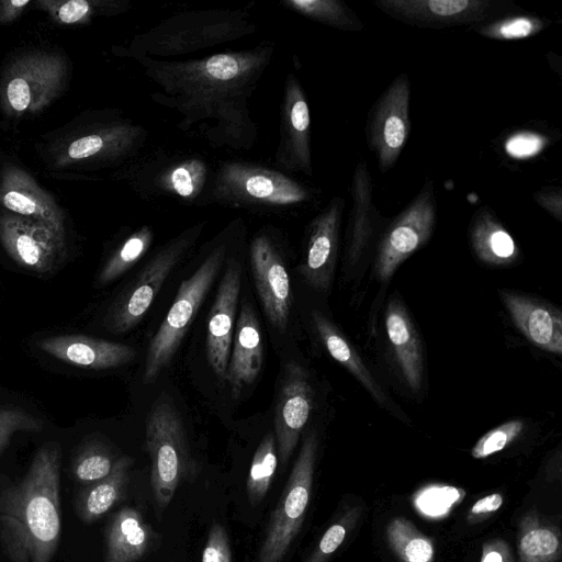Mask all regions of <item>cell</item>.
<instances>
[{"label":"cell","mask_w":562,"mask_h":562,"mask_svg":"<svg viewBox=\"0 0 562 562\" xmlns=\"http://www.w3.org/2000/svg\"><path fill=\"white\" fill-rule=\"evenodd\" d=\"M273 49V44L263 43L196 59L137 60L158 87L150 98L182 115L178 124L182 132L198 130L213 147L248 150L258 136L248 101Z\"/></svg>","instance_id":"cell-1"},{"label":"cell","mask_w":562,"mask_h":562,"mask_svg":"<svg viewBox=\"0 0 562 562\" xmlns=\"http://www.w3.org/2000/svg\"><path fill=\"white\" fill-rule=\"evenodd\" d=\"M60 450L43 446L25 475L0 493V543L10 562H52L61 537Z\"/></svg>","instance_id":"cell-2"},{"label":"cell","mask_w":562,"mask_h":562,"mask_svg":"<svg viewBox=\"0 0 562 562\" xmlns=\"http://www.w3.org/2000/svg\"><path fill=\"white\" fill-rule=\"evenodd\" d=\"M255 30L244 10H206L178 14L136 35L130 54L134 57L176 56L220 45Z\"/></svg>","instance_id":"cell-3"},{"label":"cell","mask_w":562,"mask_h":562,"mask_svg":"<svg viewBox=\"0 0 562 562\" xmlns=\"http://www.w3.org/2000/svg\"><path fill=\"white\" fill-rule=\"evenodd\" d=\"M226 251V244H218L194 273L181 282L172 305L150 340L144 367V383L154 382L175 356L217 276Z\"/></svg>","instance_id":"cell-4"},{"label":"cell","mask_w":562,"mask_h":562,"mask_svg":"<svg viewBox=\"0 0 562 562\" xmlns=\"http://www.w3.org/2000/svg\"><path fill=\"white\" fill-rule=\"evenodd\" d=\"M211 194L223 204L266 209H288L310 196L306 188L289 176L241 161H228L220 167Z\"/></svg>","instance_id":"cell-5"},{"label":"cell","mask_w":562,"mask_h":562,"mask_svg":"<svg viewBox=\"0 0 562 562\" xmlns=\"http://www.w3.org/2000/svg\"><path fill=\"white\" fill-rule=\"evenodd\" d=\"M146 450L150 458V484L162 510L190 472V457L182 422L168 402H158L146 423Z\"/></svg>","instance_id":"cell-6"},{"label":"cell","mask_w":562,"mask_h":562,"mask_svg":"<svg viewBox=\"0 0 562 562\" xmlns=\"http://www.w3.org/2000/svg\"><path fill=\"white\" fill-rule=\"evenodd\" d=\"M317 436L308 434L301 447L258 553L257 562H281L299 533L310 503Z\"/></svg>","instance_id":"cell-7"},{"label":"cell","mask_w":562,"mask_h":562,"mask_svg":"<svg viewBox=\"0 0 562 562\" xmlns=\"http://www.w3.org/2000/svg\"><path fill=\"white\" fill-rule=\"evenodd\" d=\"M66 61L55 52L37 50L16 58L1 83V105L10 115L37 113L61 92Z\"/></svg>","instance_id":"cell-8"},{"label":"cell","mask_w":562,"mask_h":562,"mask_svg":"<svg viewBox=\"0 0 562 562\" xmlns=\"http://www.w3.org/2000/svg\"><path fill=\"white\" fill-rule=\"evenodd\" d=\"M202 224L184 231L166 244L121 294L108 317L109 328L124 333L136 326L151 306L165 280L199 236Z\"/></svg>","instance_id":"cell-9"},{"label":"cell","mask_w":562,"mask_h":562,"mask_svg":"<svg viewBox=\"0 0 562 562\" xmlns=\"http://www.w3.org/2000/svg\"><path fill=\"white\" fill-rule=\"evenodd\" d=\"M437 214L434 183L427 179L414 200L394 218L380 238L375 272L391 279L398 266L430 239Z\"/></svg>","instance_id":"cell-10"},{"label":"cell","mask_w":562,"mask_h":562,"mask_svg":"<svg viewBox=\"0 0 562 562\" xmlns=\"http://www.w3.org/2000/svg\"><path fill=\"white\" fill-rule=\"evenodd\" d=\"M411 81L402 72L389 85L368 115L366 136L380 171L385 173L397 161L411 131Z\"/></svg>","instance_id":"cell-11"},{"label":"cell","mask_w":562,"mask_h":562,"mask_svg":"<svg viewBox=\"0 0 562 562\" xmlns=\"http://www.w3.org/2000/svg\"><path fill=\"white\" fill-rule=\"evenodd\" d=\"M394 20L422 29L475 25L507 11L494 0H373Z\"/></svg>","instance_id":"cell-12"},{"label":"cell","mask_w":562,"mask_h":562,"mask_svg":"<svg viewBox=\"0 0 562 562\" xmlns=\"http://www.w3.org/2000/svg\"><path fill=\"white\" fill-rule=\"evenodd\" d=\"M0 241L23 269L46 273L65 255V235L46 223L12 213L0 215Z\"/></svg>","instance_id":"cell-13"},{"label":"cell","mask_w":562,"mask_h":562,"mask_svg":"<svg viewBox=\"0 0 562 562\" xmlns=\"http://www.w3.org/2000/svg\"><path fill=\"white\" fill-rule=\"evenodd\" d=\"M274 159L286 171L313 175L308 104L300 81L292 74L285 78Z\"/></svg>","instance_id":"cell-14"},{"label":"cell","mask_w":562,"mask_h":562,"mask_svg":"<svg viewBox=\"0 0 562 562\" xmlns=\"http://www.w3.org/2000/svg\"><path fill=\"white\" fill-rule=\"evenodd\" d=\"M314 405V392L306 370L296 362L284 368L274 408V439L284 465L295 449Z\"/></svg>","instance_id":"cell-15"},{"label":"cell","mask_w":562,"mask_h":562,"mask_svg":"<svg viewBox=\"0 0 562 562\" xmlns=\"http://www.w3.org/2000/svg\"><path fill=\"white\" fill-rule=\"evenodd\" d=\"M255 285L266 316L273 327L284 330L291 310V289L285 265L267 235L256 236L249 249Z\"/></svg>","instance_id":"cell-16"},{"label":"cell","mask_w":562,"mask_h":562,"mask_svg":"<svg viewBox=\"0 0 562 562\" xmlns=\"http://www.w3.org/2000/svg\"><path fill=\"white\" fill-rule=\"evenodd\" d=\"M344 207L345 201L335 196L311 222L305 258L299 271L316 290L324 291L331 282Z\"/></svg>","instance_id":"cell-17"},{"label":"cell","mask_w":562,"mask_h":562,"mask_svg":"<svg viewBox=\"0 0 562 562\" xmlns=\"http://www.w3.org/2000/svg\"><path fill=\"white\" fill-rule=\"evenodd\" d=\"M239 291L240 269L231 260L210 311L206 336V358L221 379H226Z\"/></svg>","instance_id":"cell-18"},{"label":"cell","mask_w":562,"mask_h":562,"mask_svg":"<svg viewBox=\"0 0 562 562\" xmlns=\"http://www.w3.org/2000/svg\"><path fill=\"white\" fill-rule=\"evenodd\" d=\"M0 204L9 213L48 224L65 235V220L53 196L24 170L9 165L0 178Z\"/></svg>","instance_id":"cell-19"},{"label":"cell","mask_w":562,"mask_h":562,"mask_svg":"<svg viewBox=\"0 0 562 562\" xmlns=\"http://www.w3.org/2000/svg\"><path fill=\"white\" fill-rule=\"evenodd\" d=\"M37 346L65 363L90 370L121 367L135 358V350L128 345L85 335L50 336Z\"/></svg>","instance_id":"cell-20"},{"label":"cell","mask_w":562,"mask_h":562,"mask_svg":"<svg viewBox=\"0 0 562 562\" xmlns=\"http://www.w3.org/2000/svg\"><path fill=\"white\" fill-rule=\"evenodd\" d=\"M145 135L140 126L127 122L103 125L71 139L58 155L56 165L65 167L90 159L119 158L142 146Z\"/></svg>","instance_id":"cell-21"},{"label":"cell","mask_w":562,"mask_h":562,"mask_svg":"<svg viewBox=\"0 0 562 562\" xmlns=\"http://www.w3.org/2000/svg\"><path fill=\"white\" fill-rule=\"evenodd\" d=\"M499 296L516 327L531 344L562 353V315L558 308L512 291H501Z\"/></svg>","instance_id":"cell-22"},{"label":"cell","mask_w":562,"mask_h":562,"mask_svg":"<svg viewBox=\"0 0 562 562\" xmlns=\"http://www.w3.org/2000/svg\"><path fill=\"white\" fill-rule=\"evenodd\" d=\"M232 344L226 380L231 385L232 395L238 398L241 390L251 384L260 373L263 359L260 326L248 303L241 307Z\"/></svg>","instance_id":"cell-23"},{"label":"cell","mask_w":562,"mask_h":562,"mask_svg":"<svg viewBox=\"0 0 562 562\" xmlns=\"http://www.w3.org/2000/svg\"><path fill=\"white\" fill-rule=\"evenodd\" d=\"M351 209L347 227L349 260L355 262L371 245L385 223L373 203V182L364 159H360L351 180Z\"/></svg>","instance_id":"cell-24"},{"label":"cell","mask_w":562,"mask_h":562,"mask_svg":"<svg viewBox=\"0 0 562 562\" xmlns=\"http://www.w3.org/2000/svg\"><path fill=\"white\" fill-rule=\"evenodd\" d=\"M384 323L400 370L408 387L417 393L423 383V348L412 319L400 300L390 301Z\"/></svg>","instance_id":"cell-25"},{"label":"cell","mask_w":562,"mask_h":562,"mask_svg":"<svg viewBox=\"0 0 562 562\" xmlns=\"http://www.w3.org/2000/svg\"><path fill=\"white\" fill-rule=\"evenodd\" d=\"M469 236L475 256L488 266H509L519 257V248L514 238L486 206L473 215Z\"/></svg>","instance_id":"cell-26"},{"label":"cell","mask_w":562,"mask_h":562,"mask_svg":"<svg viewBox=\"0 0 562 562\" xmlns=\"http://www.w3.org/2000/svg\"><path fill=\"white\" fill-rule=\"evenodd\" d=\"M151 529L140 513L132 507L119 510L105 531L104 562H135L150 544Z\"/></svg>","instance_id":"cell-27"},{"label":"cell","mask_w":562,"mask_h":562,"mask_svg":"<svg viewBox=\"0 0 562 562\" xmlns=\"http://www.w3.org/2000/svg\"><path fill=\"white\" fill-rule=\"evenodd\" d=\"M132 464V458L121 457L108 476L86 485L76 502L77 515L81 521L91 524L100 519L122 499Z\"/></svg>","instance_id":"cell-28"},{"label":"cell","mask_w":562,"mask_h":562,"mask_svg":"<svg viewBox=\"0 0 562 562\" xmlns=\"http://www.w3.org/2000/svg\"><path fill=\"white\" fill-rule=\"evenodd\" d=\"M313 323L326 350L333 359L345 367L379 403H386V396L379 382L364 366L344 334L322 313H313Z\"/></svg>","instance_id":"cell-29"},{"label":"cell","mask_w":562,"mask_h":562,"mask_svg":"<svg viewBox=\"0 0 562 562\" xmlns=\"http://www.w3.org/2000/svg\"><path fill=\"white\" fill-rule=\"evenodd\" d=\"M517 550L519 562H558L562 554L560 529L530 510L519 521Z\"/></svg>","instance_id":"cell-30"},{"label":"cell","mask_w":562,"mask_h":562,"mask_svg":"<svg viewBox=\"0 0 562 562\" xmlns=\"http://www.w3.org/2000/svg\"><path fill=\"white\" fill-rule=\"evenodd\" d=\"M207 166L201 158H184L168 165L149 178L147 190L169 193L193 202L202 193L207 181Z\"/></svg>","instance_id":"cell-31"},{"label":"cell","mask_w":562,"mask_h":562,"mask_svg":"<svg viewBox=\"0 0 562 562\" xmlns=\"http://www.w3.org/2000/svg\"><path fill=\"white\" fill-rule=\"evenodd\" d=\"M386 538L401 562H434L432 540L408 519L393 518L386 526Z\"/></svg>","instance_id":"cell-32"},{"label":"cell","mask_w":562,"mask_h":562,"mask_svg":"<svg viewBox=\"0 0 562 562\" xmlns=\"http://www.w3.org/2000/svg\"><path fill=\"white\" fill-rule=\"evenodd\" d=\"M284 7L313 21L341 31H361L359 16L340 0H282Z\"/></svg>","instance_id":"cell-33"},{"label":"cell","mask_w":562,"mask_h":562,"mask_svg":"<svg viewBox=\"0 0 562 562\" xmlns=\"http://www.w3.org/2000/svg\"><path fill=\"white\" fill-rule=\"evenodd\" d=\"M278 467L274 435H265L254 454L246 483L248 501L258 505L266 496Z\"/></svg>","instance_id":"cell-34"},{"label":"cell","mask_w":562,"mask_h":562,"mask_svg":"<svg viewBox=\"0 0 562 562\" xmlns=\"http://www.w3.org/2000/svg\"><path fill=\"white\" fill-rule=\"evenodd\" d=\"M153 239L154 233L148 226L132 233L103 266L98 276V284L112 282L130 270L147 252Z\"/></svg>","instance_id":"cell-35"},{"label":"cell","mask_w":562,"mask_h":562,"mask_svg":"<svg viewBox=\"0 0 562 562\" xmlns=\"http://www.w3.org/2000/svg\"><path fill=\"white\" fill-rule=\"evenodd\" d=\"M465 491L447 484L432 483L413 496L416 510L428 519H442L463 499Z\"/></svg>","instance_id":"cell-36"},{"label":"cell","mask_w":562,"mask_h":562,"mask_svg":"<svg viewBox=\"0 0 562 562\" xmlns=\"http://www.w3.org/2000/svg\"><path fill=\"white\" fill-rule=\"evenodd\" d=\"M115 461L102 445H89L76 456L72 475L77 482L88 485L108 476Z\"/></svg>","instance_id":"cell-37"},{"label":"cell","mask_w":562,"mask_h":562,"mask_svg":"<svg viewBox=\"0 0 562 562\" xmlns=\"http://www.w3.org/2000/svg\"><path fill=\"white\" fill-rule=\"evenodd\" d=\"M480 35L494 40H519L536 35L544 22L535 15H516L484 24L472 25Z\"/></svg>","instance_id":"cell-38"},{"label":"cell","mask_w":562,"mask_h":562,"mask_svg":"<svg viewBox=\"0 0 562 562\" xmlns=\"http://www.w3.org/2000/svg\"><path fill=\"white\" fill-rule=\"evenodd\" d=\"M360 510L358 508H350L342 514L324 532L317 546L305 562H326L342 544L348 532L356 526Z\"/></svg>","instance_id":"cell-39"},{"label":"cell","mask_w":562,"mask_h":562,"mask_svg":"<svg viewBox=\"0 0 562 562\" xmlns=\"http://www.w3.org/2000/svg\"><path fill=\"white\" fill-rule=\"evenodd\" d=\"M101 2L88 0H40L35 4L46 11L55 21L66 25L87 23Z\"/></svg>","instance_id":"cell-40"},{"label":"cell","mask_w":562,"mask_h":562,"mask_svg":"<svg viewBox=\"0 0 562 562\" xmlns=\"http://www.w3.org/2000/svg\"><path fill=\"white\" fill-rule=\"evenodd\" d=\"M524 430L521 419H512L484 434L473 446L471 456L474 459H485L504 450Z\"/></svg>","instance_id":"cell-41"},{"label":"cell","mask_w":562,"mask_h":562,"mask_svg":"<svg viewBox=\"0 0 562 562\" xmlns=\"http://www.w3.org/2000/svg\"><path fill=\"white\" fill-rule=\"evenodd\" d=\"M43 422L16 406H0V451L16 431H40Z\"/></svg>","instance_id":"cell-42"},{"label":"cell","mask_w":562,"mask_h":562,"mask_svg":"<svg viewBox=\"0 0 562 562\" xmlns=\"http://www.w3.org/2000/svg\"><path fill=\"white\" fill-rule=\"evenodd\" d=\"M202 562H232V551L225 528L214 522L209 531Z\"/></svg>","instance_id":"cell-43"},{"label":"cell","mask_w":562,"mask_h":562,"mask_svg":"<svg viewBox=\"0 0 562 562\" xmlns=\"http://www.w3.org/2000/svg\"><path fill=\"white\" fill-rule=\"evenodd\" d=\"M544 145V139L532 133H518L506 142V151L518 158H525L537 154Z\"/></svg>","instance_id":"cell-44"},{"label":"cell","mask_w":562,"mask_h":562,"mask_svg":"<svg viewBox=\"0 0 562 562\" xmlns=\"http://www.w3.org/2000/svg\"><path fill=\"white\" fill-rule=\"evenodd\" d=\"M504 498L501 493H492L476 501L470 508L467 516L469 524H479L491 517L503 505Z\"/></svg>","instance_id":"cell-45"},{"label":"cell","mask_w":562,"mask_h":562,"mask_svg":"<svg viewBox=\"0 0 562 562\" xmlns=\"http://www.w3.org/2000/svg\"><path fill=\"white\" fill-rule=\"evenodd\" d=\"M533 199L557 221H562V191L560 187H543L533 193Z\"/></svg>","instance_id":"cell-46"},{"label":"cell","mask_w":562,"mask_h":562,"mask_svg":"<svg viewBox=\"0 0 562 562\" xmlns=\"http://www.w3.org/2000/svg\"><path fill=\"white\" fill-rule=\"evenodd\" d=\"M480 562H514V557L508 543L501 538H495L482 546Z\"/></svg>","instance_id":"cell-47"},{"label":"cell","mask_w":562,"mask_h":562,"mask_svg":"<svg viewBox=\"0 0 562 562\" xmlns=\"http://www.w3.org/2000/svg\"><path fill=\"white\" fill-rule=\"evenodd\" d=\"M31 3V0H0V23L16 20Z\"/></svg>","instance_id":"cell-48"}]
</instances>
